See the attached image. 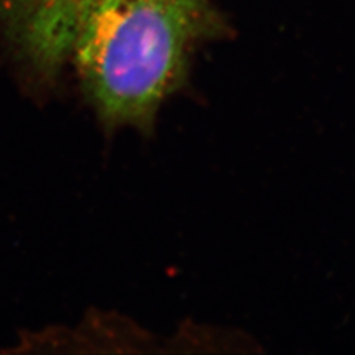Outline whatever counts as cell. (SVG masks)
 Here are the masks:
<instances>
[{"label":"cell","instance_id":"cell-2","mask_svg":"<svg viewBox=\"0 0 355 355\" xmlns=\"http://www.w3.org/2000/svg\"><path fill=\"white\" fill-rule=\"evenodd\" d=\"M95 0H0V28L21 60L43 79L69 62L74 39Z\"/></svg>","mask_w":355,"mask_h":355},{"label":"cell","instance_id":"cell-1","mask_svg":"<svg viewBox=\"0 0 355 355\" xmlns=\"http://www.w3.org/2000/svg\"><path fill=\"white\" fill-rule=\"evenodd\" d=\"M225 31L212 0H95L69 62L104 129L151 132L194 49Z\"/></svg>","mask_w":355,"mask_h":355}]
</instances>
